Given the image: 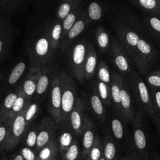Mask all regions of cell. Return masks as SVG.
I'll return each instance as SVG.
<instances>
[{
  "instance_id": "4316f807",
  "label": "cell",
  "mask_w": 160,
  "mask_h": 160,
  "mask_svg": "<svg viewBox=\"0 0 160 160\" xmlns=\"http://www.w3.org/2000/svg\"><path fill=\"white\" fill-rule=\"evenodd\" d=\"M28 4L22 0H0V8L3 13L13 14L22 11Z\"/></svg>"
},
{
  "instance_id": "cb8c5ba5",
  "label": "cell",
  "mask_w": 160,
  "mask_h": 160,
  "mask_svg": "<svg viewBox=\"0 0 160 160\" xmlns=\"http://www.w3.org/2000/svg\"><path fill=\"white\" fill-rule=\"evenodd\" d=\"M44 32L48 37L53 50L56 49L60 44L62 35V22L55 21L46 26Z\"/></svg>"
},
{
  "instance_id": "ee69618b",
  "label": "cell",
  "mask_w": 160,
  "mask_h": 160,
  "mask_svg": "<svg viewBox=\"0 0 160 160\" xmlns=\"http://www.w3.org/2000/svg\"><path fill=\"white\" fill-rule=\"evenodd\" d=\"M20 153L22 156L23 160H36L37 158L34 152L32 150V149L28 147L23 148L21 150Z\"/></svg>"
},
{
  "instance_id": "d590c367",
  "label": "cell",
  "mask_w": 160,
  "mask_h": 160,
  "mask_svg": "<svg viewBox=\"0 0 160 160\" xmlns=\"http://www.w3.org/2000/svg\"><path fill=\"white\" fill-rule=\"evenodd\" d=\"M134 3L142 9L154 12H160V1L156 0H138Z\"/></svg>"
},
{
  "instance_id": "83f0119b",
  "label": "cell",
  "mask_w": 160,
  "mask_h": 160,
  "mask_svg": "<svg viewBox=\"0 0 160 160\" xmlns=\"http://www.w3.org/2000/svg\"><path fill=\"white\" fill-rule=\"evenodd\" d=\"M59 152L58 142L53 139L49 144L42 148L38 153L37 159L38 160H48L57 158Z\"/></svg>"
},
{
  "instance_id": "30bf717a",
  "label": "cell",
  "mask_w": 160,
  "mask_h": 160,
  "mask_svg": "<svg viewBox=\"0 0 160 160\" xmlns=\"http://www.w3.org/2000/svg\"><path fill=\"white\" fill-rule=\"evenodd\" d=\"M54 120L51 118L46 117L39 125V131L37 138L35 151L37 154L46 145L52 141L54 138L57 128Z\"/></svg>"
},
{
  "instance_id": "bcb514c9",
  "label": "cell",
  "mask_w": 160,
  "mask_h": 160,
  "mask_svg": "<svg viewBox=\"0 0 160 160\" xmlns=\"http://www.w3.org/2000/svg\"><path fill=\"white\" fill-rule=\"evenodd\" d=\"M150 26L157 32L160 33V19L156 17H152L149 20Z\"/></svg>"
},
{
  "instance_id": "ab89813d",
  "label": "cell",
  "mask_w": 160,
  "mask_h": 160,
  "mask_svg": "<svg viewBox=\"0 0 160 160\" xmlns=\"http://www.w3.org/2000/svg\"><path fill=\"white\" fill-rule=\"evenodd\" d=\"M88 14L90 19L92 21L99 20L102 16V9L101 6L96 2L90 3L88 9Z\"/></svg>"
},
{
  "instance_id": "11a10c76",
  "label": "cell",
  "mask_w": 160,
  "mask_h": 160,
  "mask_svg": "<svg viewBox=\"0 0 160 160\" xmlns=\"http://www.w3.org/2000/svg\"><path fill=\"white\" fill-rule=\"evenodd\" d=\"M54 160H58V159H57V158H56V159H54Z\"/></svg>"
},
{
  "instance_id": "603a6c76",
  "label": "cell",
  "mask_w": 160,
  "mask_h": 160,
  "mask_svg": "<svg viewBox=\"0 0 160 160\" xmlns=\"http://www.w3.org/2000/svg\"><path fill=\"white\" fill-rule=\"evenodd\" d=\"M21 88L22 87L21 85L10 91L6 94L4 100L0 104V115L6 121L9 119L12 108L19 94Z\"/></svg>"
},
{
  "instance_id": "8992f818",
  "label": "cell",
  "mask_w": 160,
  "mask_h": 160,
  "mask_svg": "<svg viewBox=\"0 0 160 160\" xmlns=\"http://www.w3.org/2000/svg\"><path fill=\"white\" fill-rule=\"evenodd\" d=\"M126 122L118 114L111 118L109 134L119 146L121 151L126 153L134 147L132 136L126 128Z\"/></svg>"
},
{
  "instance_id": "7402d4cb",
  "label": "cell",
  "mask_w": 160,
  "mask_h": 160,
  "mask_svg": "<svg viewBox=\"0 0 160 160\" xmlns=\"http://www.w3.org/2000/svg\"><path fill=\"white\" fill-rule=\"evenodd\" d=\"M81 4V1L74 0L73 6L71 12L62 22L61 40L66 36L69 29L75 24V22L77 21L78 18H79L81 14L82 13L81 12L82 5Z\"/></svg>"
},
{
  "instance_id": "9f6ffc18",
  "label": "cell",
  "mask_w": 160,
  "mask_h": 160,
  "mask_svg": "<svg viewBox=\"0 0 160 160\" xmlns=\"http://www.w3.org/2000/svg\"><path fill=\"white\" fill-rule=\"evenodd\" d=\"M36 160H38V159H37V158H36Z\"/></svg>"
},
{
  "instance_id": "c3c4849f",
  "label": "cell",
  "mask_w": 160,
  "mask_h": 160,
  "mask_svg": "<svg viewBox=\"0 0 160 160\" xmlns=\"http://www.w3.org/2000/svg\"><path fill=\"white\" fill-rule=\"evenodd\" d=\"M9 160H23V158L21 153H18L11 156Z\"/></svg>"
},
{
  "instance_id": "db71d44e",
  "label": "cell",
  "mask_w": 160,
  "mask_h": 160,
  "mask_svg": "<svg viewBox=\"0 0 160 160\" xmlns=\"http://www.w3.org/2000/svg\"><path fill=\"white\" fill-rule=\"evenodd\" d=\"M56 159V158H55ZM54 159H48V160H54Z\"/></svg>"
},
{
  "instance_id": "d6986e66",
  "label": "cell",
  "mask_w": 160,
  "mask_h": 160,
  "mask_svg": "<svg viewBox=\"0 0 160 160\" xmlns=\"http://www.w3.org/2000/svg\"><path fill=\"white\" fill-rule=\"evenodd\" d=\"M88 19L84 12H82L72 27L69 29L66 36L61 41L60 48L62 50H66L71 44L72 41L79 36L84 29L88 24Z\"/></svg>"
},
{
  "instance_id": "f907efd6",
  "label": "cell",
  "mask_w": 160,
  "mask_h": 160,
  "mask_svg": "<svg viewBox=\"0 0 160 160\" xmlns=\"http://www.w3.org/2000/svg\"><path fill=\"white\" fill-rule=\"evenodd\" d=\"M0 160H6V158L4 156L0 157Z\"/></svg>"
},
{
  "instance_id": "e0dca14e",
  "label": "cell",
  "mask_w": 160,
  "mask_h": 160,
  "mask_svg": "<svg viewBox=\"0 0 160 160\" xmlns=\"http://www.w3.org/2000/svg\"><path fill=\"white\" fill-rule=\"evenodd\" d=\"M124 78L120 74L116 72H112L111 76V81L110 84L111 104L114 106L115 111L121 118V89L122 82Z\"/></svg>"
},
{
  "instance_id": "f35d334b",
  "label": "cell",
  "mask_w": 160,
  "mask_h": 160,
  "mask_svg": "<svg viewBox=\"0 0 160 160\" xmlns=\"http://www.w3.org/2000/svg\"><path fill=\"white\" fill-rule=\"evenodd\" d=\"M39 131V126L34 125L28 129L26 136V144L28 148L34 149L36 148L38 134Z\"/></svg>"
},
{
  "instance_id": "b9f144b4",
  "label": "cell",
  "mask_w": 160,
  "mask_h": 160,
  "mask_svg": "<svg viewBox=\"0 0 160 160\" xmlns=\"http://www.w3.org/2000/svg\"><path fill=\"white\" fill-rule=\"evenodd\" d=\"M12 122L11 119H9L8 121L4 122L1 126H0V149L5 141L8 128Z\"/></svg>"
},
{
  "instance_id": "836d02e7",
  "label": "cell",
  "mask_w": 160,
  "mask_h": 160,
  "mask_svg": "<svg viewBox=\"0 0 160 160\" xmlns=\"http://www.w3.org/2000/svg\"><path fill=\"white\" fill-rule=\"evenodd\" d=\"M96 38L99 49L102 52H106L109 46V38L104 29L99 27L96 32Z\"/></svg>"
},
{
  "instance_id": "f546056e",
  "label": "cell",
  "mask_w": 160,
  "mask_h": 160,
  "mask_svg": "<svg viewBox=\"0 0 160 160\" xmlns=\"http://www.w3.org/2000/svg\"><path fill=\"white\" fill-rule=\"evenodd\" d=\"M94 89L96 91L104 104L107 106H110L111 104L110 86L103 82L98 81L96 84Z\"/></svg>"
},
{
  "instance_id": "ba28073f",
  "label": "cell",
  "mask_w": 160,
  "mask_h": 160,
  "mask_svg": "<svg viewBox=\"0 0 160 160\" xmlns=\"http://www.w3.org/2000/svg\"><path fill=\"white\" fill-rule=\"evenodd\" d=\"M127 53L128 52L124 49L121 44L115 39L112 40L111 48L112 61L116 68L120 71V74L126 79L129 78L134 71Z\"/></svg>"
},
{
  "instance_id": "484cf974",
  "label": "cell",
  "mask_w": 160,
  "mask_h": 160,
  "mask_svg": "<svg viewBox=\"0 0 160 160\" xmlns=\"http://www.w3.org/2000/svg\"><path fill=\"white\" fill-rule=\"evenodd\" d=\"M89 102L91 109L93 111L97 119L101 123H104L106 119L104 103L99 98L94 88L90 94Z\"/></svg>"
},
{
  "instance_id": "7dc6e473",
  "label": "cell",
  "mask_w": 160,
  "mask_h": 160,
  "mask_svg": "<svg viewBox=\"0 0 160 160\" xmlns=\"http://www.w3.org/2000/svg\"><path fill=\"white\" fill-rule=\"evenodd\" d=\"M148 160H160V156L156 151L151 152Z\"/></svg>"
},
{
  "instance_id": "7c38bea8",
  "label": "cell",
  "mask_w": 160,
  "mask_h": 160,
  "mask_svg": "<svg viewBox=\"0 0 160 160\" xmlns=\"http://www.w3.org/2000/svg\"><path fill=\"white\" fill-rule=\"evenodd\" d=\"M86 109V99L82 97L77 98L74 106L69 116L71 128L73 133L76 136L82 134L84 124Z\"/></svg>"
},
{
  "instance_id": "f6af8a7d",
  "label": "cell",
  "mask_w": 160,
  "mask_h": 160,
  "mask_svg": "<svg viewBox=\"0 0 160 160\" xmlns=\"http://www.w3.org/2000/svg\"><path fill=\"white\" fill-rule=\"evenodd\" d=\"M127 160H142L137 151L135 149V148L133 147L132 149L129 150L125 155Z\"/></svg>"
},
{
  "instance_id": "d4e9b609",
  "label": "cell",
  "mask_w": 160,
  "mask_h": 160,
  "mask_svg": "<svg viewBox=\"0 0 160 160\" xmlns=\"http://www.w3.org/2000/svg\"><path fill=\"white\" fill-rule=\"evenodd\" d=\"M98 57L94 46L89 44L88 46V52L84 66V78L91 79L94 74L97 68Z\"/></svg>"
},
{
  "instance_id": "ac0fdd59",
  "label": "cell",
  "mask_w": 160,
  "mask_h": 160,
  "mask_svg": "<svg viewBox=\"0 0 160 160\" xmlns=\"http://www.w3.org/2000/svg\"><path fill=\"white\" fill-rule=\"evenodd\" d=\"M82 155L86 160V158L92 148L96 138L94 124L91 121L90 117L88 114H86L84 118V124L82 129Z\"/></svg>"
},
{
  "instance_id": "ffe728a7",
  "label": "cell",
  "mask_w": 160,
  "mask_h": 160,
  "mask_svg": "<svg viewBox=\"0 0 160 160\" xmlns=\"http://www.w3.org/2000/svg\"><path fill=\"white\" fill-rule=\"evenodd\" d=\"M118 34L128 52L134 61L136 54V46L140 39L138 35L135 32L130 31L126 28L120 29Z\"/></svg>"
},
{
  "instance_id": "9a60e30c",
  "label": "cell",
  "mask_w": 160,
  "mask_h": 160,
  "mask_svg": "<svg viewBox=\"0 0 160 160\" xmlns=\"http://www.w3.org/2000/svg\"><path fill=\"white\" fill-rule=\"evenodd\" d=\"M12 26L5 17H0V61L8 54L14 37Z\"/></svg>"
},
{
  "instance_id": "74e56055",
  "label": "cell",
  "mask_w": 160,
  "mask_h": 160,
  "mask_svg": "<svg viewBox=\"0 0 160 160\" xmlns=\"http://www.w3.org/2000/svg\"><path fill=\"white\" fill-rule=\"evenodd\" d=\"M74 1V0H66L60 3L56 11V16L59 21H63L69 14L72 8Z\"/></svg>"
},
{
  "instance_id": "44dd1931",
  "label": "cell",
  "mask_w": 160,
  "mask_h": 160,
  "mask_svg": "<svg viewBox=\"0 0 160 160\" xmlns=\"http://www.w3.org/2000/svg\"><path fill=\"white\" fill-rule=\"evenodd\" d=\"M38 79L37 69L31 66L29 71L22 81V90L25 94L26 98L29 101H31L32 97L35 94Z\"/></svg>"
},
{
  "instance_id": "5b68a950",
  "label": "cell",
  "mask_w": 160,
  "mask_h": 160,
  "mask_svg": "<svg viewBox=\"0 0 160 160\" xmlns=\"http://www.w3.org/2000/svg\"><path fill=\"white\" fill-rule=\"evenodd\" d=\"M88 46L83 40L76 42L69 50V63L75 78L82 82L84 78V66L88 52Z\"/></svg>"
},
{
  "instance_id": "8d00e7d4",
  "label": "cell",
  "mask_w": 160,
  "mask_h": 160,
  "mask_svg": "<svg viewBox=\"0 0 160 160\" xmlns=\"http://www.w3.org/2000/svg\"><path fill=\"white\" fill-rule=\"evenodd\" d=\"M80 151L78 141L74 139L68 150L61 155V160H79Z\"/></svg>"
},
{
  "instance_id": "4dcf8cb0",
  "label": "cell",
  "mask_w": 160,
  "mask_h": 160,
  "mask_svg": "<svg viewBox=\"0 0 160 160\" xmlns=\"http://www.w3.org/2000/svg\"><path fill=\"white\" fill-rule=\"evenodd\" d=\"M103 154V142L98 136H96L94 142L91 148L86 160H99Z\"/></svg>"
},
{
  "instance_id": "e575fe53",
  "label": "cell",
  "mask_w": 160,
  "mask_h": 160,
  "mask_svg": "<svg viewBox=\"0 0 160 160\" xmlns=\"http://www.w3.org/2000/svg\"><path fill=\"white\" fill-rule=\"evenodd\" d=\"M39 110V104L38 102V100L34 101H31L26 108L25 114H24L25 121L28 128H29V126L31 122L37 116V114Z\"/></svg>"
},
{
  "instance_id": "5bb4252c",
  "label": "cell",
  "mask_w": 160,
  "mask_h": 160,
  "mask_svg": "<svg viewBox=\"0 0 160 160\" xmlns=\"http://www.w3.org/2000/svg\"><path fill=\"white\" fill-rule=\"evenodd\" d=\"M155 58V51L151 46L144 39L140 38L136 46V54L134 60L141 74L146 72V67L148 62H151Z\"/></svg>"
},
{
  "instance_id": "1f68e13d",
  "label": "cell",
  "mask_w": 160,
  "mask_h": 160,
  "mask_svg": "<svg viewBox=\"0 0 160 160\" xmlns=\"http://www.w3.org/2000/svg\"><path fill=\"white\" fill-rule=\"evenodd\" d=\"M74 140L73 135L69 131H64L61 133L58 140V146L61 155H62L68 150Z\"/></svg>"
},
{
  "instance_id": "6da1fadb",
  "label": "cell",
  "mask_w": 160,
  "mask_h": 160,
  "mask_svg": "<svg viewBox=\"0 0 160 160\" xmlns=\"http://www.w3.org/2000/svg\"><path fill=\"white\" fill-rule=\"evenodd\" d=\"M53 51L45 33L43 32L42 34L38 36L28 49L31 66L35 68L48 66L52 58Z\"/></svg>"
},
{
  "instance_id": "52a82bcc",
  "label": "cell",
  "mask_w": 160,
  "mask_h": 160,
  "mask_svg": "<svg viewBox=\"0 0 160 160\" xmlns=\"http://www.w3.org/2000/svg\"><path fill=\"white\" fill-rule=\"evenodd\" d=\"M131 124L132 126V138L135 149L142 160H148L151 152L141 112H138Z\"/></svg>"
},
{
  "instance_id": "3957f363",
  "label": "cell",
  "mask_w": 160,
  "mask_h": 160,
  "mask_svg": "<svg viewBox=\"0 0 160 160\" xmlns=\"http://www.w3.org/2000/svg\"><path fill=\"white\" fill-rule=\"evenodd\" d=\"M61 88V122L69 121L70 113L74 106L76 91L74 81L64 71L59 74Z\"/></svg>"
},
{
  "instance_id": "8fae6325",
  "label": "cell",
  "mask_w": 160,
  "mask_h": 160,
  "mask_svg": "<svg viewBox=\"0 0 160 160\" xmlns=\"http://www.w3.org/2000/svg\"><path fill=\"white\" fill-rule=\"evenodd\" d=\"M121 117L126 123H131L133 122L138 112L134 110L131 91L127 80L124 78L121 89Z\"/></svg>"
},
{
  "instance_id": "9c48e42d",
  "label": "cell",
  "mask_w": 160,
  "mask_h": 160,
  "mask_svg": "<svg viewBox=\"0 0 160 160\" xmlns=\"http://www.w3.org/2000/svg\"><path fill=\"white\" fill-rule=\"evenodd\" d=\"M48 108L56 124L61 123V88L59 74L54 76L51 84Z\"/></svg>"
},
{
  "instance_id": "4fadbf2b",
  "label": "cell",
  "mask_w": 160,
  "mask_h": 160,
  "mask_svg": "<svg viewBox=\"0 0 160 160\" xmlns=\"http://www.w3.org/2000/svg\"><path fill=\"white\" fill-rule=\"evenodd\" d=\"M27 68V64L24 61L18 62L12 69L8 72L1 80L0 84V92H10L12 89H15L16 86L21 80ZM18 87V86H17Z\"/></svg>"
},
{
  "instance_id": "f1b7e54d",
  "label": "cell",
  "mask_w": 160,
  "mask_h": 160,
  "mask_svg": "<svg viewBox=\"0 0 160 160\" xmlns=\"http://www.w3.org/2000/svg\"><path fill=\"white\" fill-rule=\"evenodd\" d=\"M22 87V86H21ZM30 101H29L27 98L25 96V94H24L22 88L19 92V94L16 100L13 107L12 108L9 119H14L16 118L18 115H19L21 112H22L24 110H25Z\"/></svg>"
},
{
  "instance_id": "f5cc1de1",
  "label": "cell",
  "mask_w": 160,
  "mask_h": 160,
  "mask_svg": "<svg viewBox=\"0 0 160 160\" xmlns=\"http://www.w3.org/2000/svg\"><path fill=\"white\" fill-rule=\"evenodd\" d=\"M99 160H106V159H105V158H104V156H103V154H102V156L101 157V158Z\"/></svg>"
},
{
  "instance_id": "60d3db41",
  "label": "cell",
  "mask_w": 160,
  "mask_h": 160,
  "mask_svg": "<svg viewBox=\"0 0 160 160\" xmlns=\"http://www.w3.org/2000/svg\"><path fill=\"white\" fill-rule=\"evenodd\" d=\"M154 115L158 114L160 121V91H153L151 97Z\"/></svg>"
},
{
  "instance_id": "7a4b0ae2",
  "label": "cell",
  "mask_w": 160,
  "mask_h": 160,
  "mask_svg": "<svg viewBox=\"0 0 160 160\" xmlns=\"http://www.w3.org/2000/svg\"><path fill=\"white\" fill-rule=\"evenodd\" d=\"M130 89L135 98V101L141 111L150 116H154L151 97L146 83L134 71L126 79Z\"/></svg>"
},
{
  "instance_id": "d6a6232c",
  "label": "cell",
  "mask_w": 160,
  "mask_h": 160,
  "mask_svg": "<svg viewBox=\"0 0 160 160\" xmlns=\"http://www.w3.org/2000/svg\"><path fill=\"white\" fill-rule=\"evenodd\" d=\"M96 72L98 80L110 86L111 81L110 71L107 64L103 61L101 60L99 62L96 68Z\"/></svg>"
},
{
  "instance_id": "2e32d148",
  "label": "cell",
  "mask_w": 160,
  "mask_h": 160,
  "mask_svg": "<svg viewBox=\"0 0 160 160\" xmlns=\"http://www.w3.org/2000/svg\"><path fill=\"white\" fill-rule=\"evenodd\" d=\"M38 79L36 91L35 92V98L36 100L41 99L44 96L46 92L51 88L52 81L54 77L52 70L48 66L36 68Z\"/></svg>"
},
{
  "instance_id": "277c9868",
  "label": "cell",
  "mask_w": 160,
  "mask_h": 160,
  "mask_svg": "<svg viewBox=\"0 0 160 160\" xmlns=\"http://www.w3.org/2000/svg\"><path fill=\"white\" fill-rule=\"evenodd\" d=\"M26 110V109L12 119L5 141L0 149L1 151H8L14 149L27 132L29 128L24 118Z\"/></svg>"
},
{
  "instance_id": "7bdbcfd3",
  "label": "cell",
  "mask_w": 160,
  "mask_h": 160,
  "mask_svg": "<svg viewBox=\"0 0 160 160\" xmlns=\"http://www.w3.org/2000/svg\"><path fill=\"white\" fill-rule=\"evenodd\" d=\"M148 82L154 87L160 88V72L155 71L147 77Z\"/></svg>"
},
{
  "instance_id": "681fc988",
  "label": "cell",
  "mask_w": 160,
  "mask_h": 160,
  "mask_svg": "<svg viewBox=\"0 0 160 160\" xmlns=\"http://www.w3.org/2000/svg\"><path fill=\"white\" fill-rule=\"evenodd\" d=\"M4 122H6V121H5L4 119L0 115V126H1Z\"/></svg>"
},
{
  "instance_id": "816d5d0a",
  "label": "cell",
  "mask_w": 160,
  "mask_h": 160,
  "mask_svg": "<svg viewBox=\"0 0 160 160\" xmlns=\"http://www.w3.org/2000/svg\"><path fill=\"white\" fill-rule=\"evenodd\" d=\"M121 160H127V159H126V156H124V157H122V158H121Z\"/></svg>"
}]
</instances>
